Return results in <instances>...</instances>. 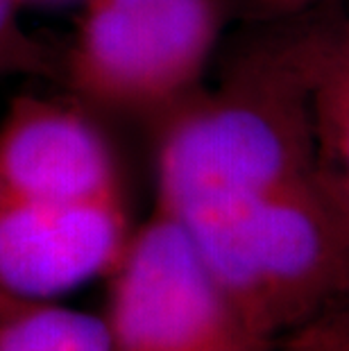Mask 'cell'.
<instances>
[{"label":"cell","instance_id":"1","mask_svg":"<svg viewBox=\"0 0 349 351\" xmlns=\"http://www.w3.org/2000/svg\"><path fill=\"white\" fill-rule=\"evenodd\" d=\"M177 222L245 324L272 345L349 293V225L315 173Z\"/></svg>","mask_w":349,"mask_h":351},{"label":"cell","instance_id":"2","mask_svg":"<svg viewBox=\"0 0 349 351\" xmlns=\"http://www.w3.org/2000/svg\"><path fill=\"white\" fill-rule=\"evenodd\" d=\"M313 173L309 118L265 91L232 93L182 114L163 134L157 211L180 220Z\"/></svg>","mask_w":349,"mask_h":351},{"label":"cell","instance_id":"3","mask_svg":"<svg viewBox=\"0 0 349 351\" xmlns=\"http://www.w3.org/2000/svg\"><path fill=\"white\" fill-rule=\"evenodd\" d=\"M218 29V0H84L71 84L107 109L161 107L197 80Z\"/></svg>","mask_w":349,"mask_h":351},{"label":"cell","instance_id":"4","mask_svg":"<svg viewBox=\"0 0 349 351\" xmlns=\"http://www.w3.org/2000/svg\"><path fill=\"white\" fill-rule=\"evenodd\" d=\"M111 279L114 351H274L245 324L189 231L159 211L132 234Z\"/></svg>","mask_w":349,"mask_h":351},{"label":"cell","instance_id":"5","mask_svg":"<svg viewBox=\"0 0 349 351\" xmlns=\"http://www.w3.org/2000/svg\"><path fill=\"white\" fill-rule=\"evenodd\" d=\"M130 238L123 197L48 202L0 193V293L46 304L114 272Z\"/></svg>","mask_w":349,"mask_h":351},{"label":"cell","instance_id":"6","mask_svg":"<svg viewBox=\"0 0 349 351\" xmlns=\"http://www.w3.org/2000/svg\"><path fill=\"white\" fill-rule=\"evenodd\" d=\"M0 193L48 202L123 197L107 136L82 111L19 100L0 123Z\"/></svg>","mask_w":349,"mask_h":351},{"label":"cell","instance_id":"7","mask_svg":"<svg viewBox=\"0 0 349 351\" xmlns=\"http://www.w3.org/2000/svg\"><path fill=\"white\" fill-rule=\"evenodd\" d=\"M309 123L315 177L349 225V32L311 73Z\"/></svg>","mask_w":349,"mask_h":351},{"label":"cell","instance_id":"8","mask_svg":"<svg viewBox=\"0 0 349 351\" xmlns=\"http://www.w3.org/2000/svg\"><path fill=\"white\" fill-rule=\"evenodd\" d=\"M0 351H114L105 317L23 304L0 319Z\"/></svg>","mask_w":349,"mask_h":351},{"label":"cell","instance_id":"9","mask_svg":"<svg viewBox=\"0 0 349 351\" xmlns=\"http://www.w3.org/2000/svg\"><path fill=\"white\" fill-rule=\"evenodd\" d=\"M306 351H349V317L322 315L302 328Z\"/></svg>","mask_w":349,"mask_h":351},{"label":"cell","instance_id":"10","mask_svg":"<svg viewBox=\"0 0 349 351\" xmlns=\"http://www.w3.org/2000/svg\"><path fill=\"white\" fill-rule=\"evenodd\" d=\"M21 0H0V69L10 62L16 52V12Z\"/></svg>","mask_w":349,"mask_h":351},{"label":"cell","instance_id":"11","mask_svg":"<svg viewBox=\"0 0 349 351\" xmlns=\"http://www.w3.org/2000/svg\"><path fill=\"white\" fill-rule=\"evenodd\" d=\"M274 351H306V347H304V335H302V328H300V331L291 333V338H288L286 347L274 349Z\"/></svg>","mask_w":349,"mask_h":351},{"label":"cell","instance_id":"12","mask_svg":"<svg viewBox=\"0 0 349 351\" xmlns=\"http://www.w3.org/2000/svg\"><path fill=\"white\" fill-rule=\"evenodd\" d=\"M19 306H23V304H21V302H14V300H10L7 295L0 293V319H3L5 315H10V313H12L14 308H19Z\"/></svg>","mask_w":349,"mask_h":351},{"label":"cell","instance_id":"13","mask_svg":"<svg viewBox=\"0 0 349 351\" xmlns=\"http://www.w3.org/2000/svg\"><path fill=\"white\" fill-rule=\"evenodd\" d=\"M25 3H53V0H21V5H25Z\"/></svg>","mask_w":349,"mask_h":351}]
</instances>
